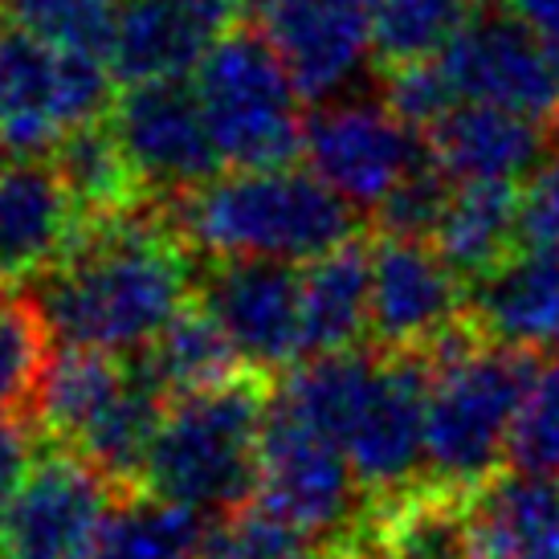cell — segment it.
<instances>
[{"mask_svg":"<svg viewBox=\"0 0 559 559\" xmlns=\"http://www.w3.org/2000/svg\"><path fill=\"white\" fill-rule=\"evenodd\" d=\"M29 286L49 335L62 347L140 356L192 302L197 270L168 209L140 204L123 217L86 221L62 262Z\"/></svg>","mask_w":559,"mask_h":559,"instance_id":"6da1fadb","label":"cell"},{"mask_svg":"<svg viewBox=\"0 0 559 559\" xmlns=\"http://www.w3.org/2000/svg\"><path fill=\"white\" fill-rule=\"evenodd\" d=\"M164 209L180 241L209 258L311 265L359 237L356 209L311 168L295 164L270 171H221L213 185Z\"/></svg>","mask_w":559,"mask_h":559,"instance_id":"7a4b0ae2","label":"cell"},{"mask_svg":"<svg viewBox=\"0 0 559 559\" xmlns=\"http://www.w3.org/2000/svg\"><path fill=\"white\" fill-rule=\"evenodd\" d=\"M265 417L270 392L258 372L168 401L140 490L201 511L204 519H221L253 502Z\"/></svg>","mask_w":559,"mask_h":559,"instance_id":"3957f363","label":"cell"},{"mask_svg":"<svg viewBox=\"0 0 559 559\" xmlns=\"http://www.w3.org/2000/svg\"><path fill=\"white\" fill-rule=\"evenodd\" d=\"M429 368L433 384L425 417V486L469 502L502 474L519 408L544 368L535 364V352L490 340Z\"/></svg>","mask_w":559,"mask_h":559,"instance_id":"277c9868","label":"cell"},{"mask_svg":"<svg viewBox=\"0 0 559 559\" xmlns=\"http://www.w3.org/2000/svg\"><path fill=\"white\" fill-rule=\"evenodd\" d=\"M192 86L229 171L290 168L302 156V91L258 25L221 33Z\"/></svg>","mask_w":559,"mask_h":559,"instance_id":"5b68a950","label":"cell"},{"mask_svg":"<svg viewBox=\"0 0 559 559\" xmlns=\"http://www.w3.org/2000/svg\"><path fill=\"white\" fill-rule=\"evenodd\" d=\"M107 123L147 201H180L213 185L225 168L204 123L197 86L185 79L127 86L115 98Z\"/></svg>","mask_w":559,"mask_h":559,"instance_id":"8992f818","label":"cell"},{"mask_svg":"<svg viewBox=\"0 0 559 559\" xmlns=\"http://www.w3.org/2000/svg\"><path fill=\"white\" fill-rule=\"evenodd\" d=\"M359 495L364 486L340 441L290 417L270 396L258 474V498L265 507L311 539H335L364 527L368 511H359Z\"/></svg>","mask_w":559,"mask_h":559,"instance_id":"52a82bcc","label":"cell"},{"mask_svg":"<svg viewBox=\"0 0 559 559\" xmlns=\"http://www.w3.org/2000/svg\"><path fill=\"white\" fill-rule=\"evenodd\" d=\"M441 66L462 103H490L539 123L559 107V58L507 0L474 4Z\"/></svg>","mask_w":559,"mask_h":559,"instance_id":"ba28073f","label":"cell"},{"mask_svg":"<svg viewBox=\"0 0 559 559\" xmlns=\"http://www.w3.org/2000/svg\"><path fill=\"white\" fill-rule=\"evenodd\" d=\"M425 135L404 127L384 98H331L307 115L302 127V159L331 192H340L352 209L376 213L384 197L417 164Z\"/></svg>","mask_w":559,"mask_h":559,"instance_id":"9c48e42d","label":"cell"},{"mask_svg":"<svg viewBox=\"0 0 559 559\" xmlns=\"http://www.w3.org/2000/svg\"><path fill=\"white\" fill-rule=\"evenodd\" d=\"M197 302L217 319L249 372L274 376L302 356V274L262 258H209Z\"/></svg>","mask_w":559,"mask_h":559,"instance_id":"30bf717a","label":"cell"},{"mask_svg":"<svg viewBox=\"0 0 559 559\" xmlns=\"http://www.w3.org/2000/svg\"><path fill=\"white\" fill-rule=\"evenodd\" d=\"M433 368L420 352H380V372L343 437L368 502H389L425 481V417Z\"/></svg>","mask_w":559,"mask_h":559,"instance_id":"8fae6325","label":"cell"},{"mask_svg":"<svg viewBox=\"0 0 559 559\" xmlns=\"http://www.w3.org/2000/svg\"><path fill=\"white\" fill-rule=\"evenodd\" d=\"M380 0H241V21L278 49L302 98L331 103L372 62Z\"/></svg>","mask_w":559,"mask_h":559,"instance_id":"7c38bea8","label":"cell"},{"mask_svg":"<svg viewBox=\"0 0 559 559\" xmlns=\"http://www.w3.org/2000/svg\"><path fill=\"white\" fill-rule=\"evenodd\" d=\"M466 319V282L433 249V241L380 237L372 241V347L425 352Z\"/></svg>","mask_w":559,"mask_h":559,"instance_id":"4fadbf2b","label":"cell"},{"mask_svg":"<svg viewBox=\"0 0 559 559\" xmlns=\"http://www.w3.org/2000/svg\"><path fill=\"white\" fill-rule=\"evenodd\" d=\"M234 25H241V0H123L107 53L110 74L123 86L185 79Z\"/></svg>","mask_w":559,"mask_h":559,"instance_id":"5bb4252c","label":"cell"},{"mask_svg":"<svg viewBox=\"0 0 559 559\" xmlns=\"http://www.w3.org/2000/svg\"><path fill=\"white\" fill-rule=\"evenodd\" d=\"M82 217L53 159L0 156V286L37 282L62 262Z\"/></svg>","mask_w":559,"mask_h":559,"instance_id":"9a60e30c","label":"cell"},{"mask_svg":"<svg viewBox=\"0 0 559 559\" xmlns=\"http://www.w3.org/2000/svg\"><path fill=\"white\" fill-rule=\"evenodd\" d=\"M66 49L0 25V156L46 159L66 135Z\"/></svg>","mask_w":559,"mask_h":559,"instance_id":"2e32d148","label":"cell"},{"mask_svg":"<svg viewBox=\"0 0 559 559\" xmlns=\"http://www.w3.org/2000/svg\"><path fill=\"white\" fill-rule=\"evenodd\" d=\"M466 314L490 343L539 352L559 343V258L523 249L466 286Z\"/></svg>","mask_w":559,"mask_h":559,"instance_id":"e0dca14e","label":"cell"},{"mask_svg":"<svg viewBox=\"0 0 559 559\" xmlns=\"http://www.w3.org/2000/svg\"><path fill=\"white\" fill-rule=\"evenodd\" d=\"M425 140L457 185H519L544 164L539 119L490 103H457L441 123L425 131Z\"/></svg>","mask_w":559,"mask_h":559,"instance_id":"ac0fdd59","label":"cell"},{"mask_svg":"<svg viewBox=\"0 0 559 559\" xmlns=\"http://www.w3.org/2000/svg\"><path fill=\"white\" fill-rule=\"evenodd\" d=\"M469 551L495 559H559V478L502 469L469 498Z\"/></svg>","mask_w":559,"mask_h":559,"instance_id":"d6986e66","label":"cell"},{"mask_svg":"<svg viewBox=\"0 0 559 559\" xmlns=\"http://www.w3.org/2000/svg\"><path fill=\"white\" fill-rule=\"evenodd\" d=\"M372 326V241L352 237L302 270V359L352 352Z\"/></svg>","mask_w":559,"mask_h":559,"instance_id":"ffe728a7","label":"cell"},{"mask_svg":"<svg viewBox=\"0 0 559 559\" xmlns=\"http://www.w3.org/2000/svg\"><path fill=\"white\" fill-rule=\"evenodd\" d=\"M519 241V188L486 180L453 188V201L433 234V249L466 286L498 270Z\"/></svg>","mask_w":559,"mask_h":559,"instance_id":"44dd1931","label":"cell"},{"mask_svg":"<svg viewBox=\"0 0 559 559\" xmlns=\"http://www.w3.org/2000/svg\"><path fill=\"white\" fill-rule=\"evenodd\" d=\"M131 380V359L98 347H62L49 359L46 384L37 396V425L49 441L74 445L110 404L123 396Z\"/></svg>","mask_w":559,"mask_h":559,"instance_id":"7402d4cb","label":"cell"},{"mask_svg":"<svg viewBox=\"0 0 559 559\" xmlns=\"http://www.w3.org/2000/svg\"><path fill=\"white\" fill-rule=\"evenodd\" d=\"M135 359L168 401L188 396V392L217 389V384H229V380L249 372L237 356V347L229 343V335L197 302V295Z\"/></svg>","mask_w":559,"mask_h":559,"instance_id":"603a6c76","label":"cell"},{"mask_svg":"<svg viewBox=\"0 0 559 559\" xmlns=\"http://www.w3.org/2000/svg\"><path fill=\"white\" fill-rule=\"evenodd\" d=\"M49 159L62 176L66 192L79 204L82 225L86 221L123 217L140 204H156L143 197L140 180H135V171L127 164L123 147H119L107 119L66 131Z\"/></svg>","mask_w":559,"mask_h":559,"instance_id":"cb8c5ba5","label":"cell"},{"mask_svg":"<svg viewBox=\"0 0 559 559\" xmlns=\"http://www.w3.org/2000/svg\"><path fill=\"white\" fill-rule=\"evenodd\" d=\"M209 519L156 495H127L98 531L91 559H204Z\"/></svg>","mask_w":559,"mask_h":559,"instance_id":"d4e9b609","label":"cell"},{"mask_svg":"<svg viewBox=\"0 0 559 559\" xmlns=\"http://www.w3.org/2000/svg\"><path fill=\"white\" fill-rule=\"evenodd\" d=\"M49 326L37 302L16 290L0 295V417L37 425V396L49 372Z\"/></svg>","mask_w":559,"mask_h":559,"instance_id":"484cf974","label":"cell"},{"mask_svg":"<svg viewBox=\"0 0 559 559\" xmlns=\"http://www.w3.org/2000/svg\"><path fill=\"white\" fill-rule=\"evenodd\" d=\"M474 13V0H380L372 62L389 74L401 66L441 58Z\"/></svg>","mask_w":559,"mask_h":559,"instance_id":"4316f807","label":"cell"},{"mask_svg":"<svg viewBox=\"0 0 559 559\" xmlns=\"http://www.w3.org/2000/svg\"><path fill=\"white\" fill-rule=\"evenodd\" d=\"M4 16L9 25L41 37L49 46L107 58L119 4L115 0H4Z\"/></svg>","mask_w":559,"mask_h":559,"instance_id":"83f0119b","label":"cell"},{"mask_svg":"<svg viewBox=\"0 0 559 559\" xmlns=\"http://www.w3.org/2000/svg\"><path fill=\"white\" fill-rule=\"evenodd\" d=\"M453 180L445 164L433 156V147L425 140L417 164L404 171V180L392 188L384 204L372 213V225L380 237H404V241H433L437 225L445 217V209L453 201Z\"/></svg>","mask_w":559,"mask_h":559,"instance_id":"f1b7e54d","label":"cell"},{"mask_svg":"<svg viewBox=\"0 0 559 559\" xmlns=\"http://www.w3.org/2000/svg\"><path fill=\"white\" fill-rule=\"evenodd\" d=\"M307 544L311 535L290 527L262 498H253L221 519H209L204 559H295Z\"/></svg>","mask_w":559,"mask_h":559,"instance_id":"f546056e","label":"cell"},{"mask_svg":"<svg viewBox=\"0 0 559 559\" xmlns=\"http://www.w3.org/2000/svg\"><path fill=\"white\" fill-rule=\"evenodd\" d=\"M507 462L523 474L559 478V368H544L535 389L527 392L514 420Z\"/></svg>","mask_w":559,"mask_h":559,"instance_id":"4dcf8cb0","label":"cell"},{"mask_svg":"<svg viewBox=\"0 0 559 559\" xmlns=\"http://www.w3.org/2000/svg\"><path fill=\"white\" fill-rule=\"evenodd\" d=\"M457 103H462V98L453 91V82H450V74H445L441 58L389 70V79H384V107H389L404 127H413V131H417V127L420 131L437 127Z\"/></svg>","mask_w":559,"mask_h":559,"instance_id":"1f68e13d","label":"cell"},{"mask_svg":"<svg viewBox=\"0 0 559 559\" xmlns=\"http://www.w3.org/2000/svg\"><path fill=\"white\" fill-rule=\"evenodd\" d=\"M519 237L527 249L559 258V156L544 159L519 188Z\"/></svg>","mask_w":559,"mask_h":559,"instance_id":"d6a6232c","label":"cell"},{"mask_svg":"<svg viewBox=\"0 0 559 559\" xmlns=\"http://www.w3.org/2000/svg\"><path fill=\"white\" fill-rule=\"evenodd\" d=\"M33 433L25 420L0 417V514L9 507V498L16 495V486L25 481L33 466Z\"/></svg>","mask_w":559,"mask_h":559,"instance_id":"836d02e7","label":"cell"},{"mask_svg":"<svg viewBox=\"0 0 559 559\" xmlns=\"http://www.w3.org/2000/svg\"><path fill=\"white\" fill-rule=\"evenodd\" d=\"M514 13L547 41V49L559 58V0H507Z\"/></svg>","mask_w":559,"mask_h":559,"instance_id":"e575fe53","label":"cell"},{"mask_svg":"<svg viewBox=\"0 0 559 559\" xmlns=\"http://www.w3.org/2000/svg\"><path fill=\"white\" fill-rule=\"evenodd\" d=\"M295 559H364V544L356 535H335V539H311Z\"/></svg>","mask_w":559,"mask_h":559,"instance_id":"d590c367","label":"cell"},{"mask_svg":"<svg viewBox=\"0 0 559 559\" xmlns=\"http://www.w3.org/2000/svg\"><path fill=\"white\" fill-rule=\"evenodd\" d=\"M551 131H556V140H559V107H556V115H551Z\"/></svg>","mask_w":559,"mask_h":559,"instance_id":"8d00e7d4","label":"cell"},{"mask_svg":"<svg viewBox=\"0 0 559 559\" xmlns=\"http://www.w3.org/2000/svg\"><path fill=\"white\" fill-rule=\"evenodd\" d=\"M469 559H495V556H481V551H469Z\"/></svg>","mask_w":559,"mask_h":559,"instance_id":"74e56055","label":"cell"},{"mask_svg":"<svg viewBox=\"0 0 559 559\" xmlns=\"http://www.w3.org/2000/svg\"><path fill=\"white\" fill-rule=\"evenodd\" d=\"M0 13H4V0H0Z\"/></svg>","mask_w":559,"mask_h":559,"instance_id":"f35d334b","label":"cell"},{"mask_svg":"<svg viewBox=\"0 0 559 559\" xmlns=\"http://www.w3.org/2000/svg\"><path fill=\"white\" fill-rule=\"evenodd\" d=\"M556 368H559V359H556Z\"/></svg>","mask_w":559,"mask_h":559,"instance_id":"ab89813d","label":"cell"},{"mask_svg":"<svg viewBox=\"0 0 559 559\" xmlns=\"http://www.w3.org/2000/svg\"><path fill=\"white\" fill-rule=\"evenodd\" d=\"M0 559H4V556H0Z\"/></svg>","mask_w":559,"mask_h":559,"instance_id":"60d3db41","label":"cell"}]
</instances>
